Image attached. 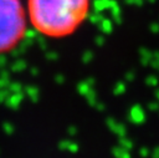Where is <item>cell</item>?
I'll return each instance as SVG.
<instances>
[{
    "mask_svg": "<svg viewBox=\"0 0 159 158\" xmlns=\"http://www.w3.org/2000/svg\"><path fill=\"white\" fill-rule=\"evenodd\" d=\"M87 12V0H30L34 26L46 36L71 34Z\"/></svg>",
    "mask_w": 159,
    "mask_h": 158,
    "instance_id": "6da1fadb",
    "label": "cell"
},
{
    "mask_svg": "<svg viewBox=\"0 0 159 158\" xmlns=\"http://www.w3.org/2000/svg\"><path fill=\"white\" fill-rule=\"evenodd\" d=\"M24 32L25 19L19 0H0V53L12 50Z\"/></svg>",
    "mask_w": 159,
    "mask_h": 158,
    "instance_id": "7a4b0ae2",
    "label": "cell"
}]
</instances>
